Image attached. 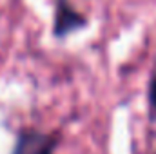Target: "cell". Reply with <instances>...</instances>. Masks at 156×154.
Instances as JSON below:
<instances>
[{
    "instance_id": "1",
    "label": "cell",
    "mask_w": 156,
    "mask_h": 154,
    "mask_svg": "<svg viewBox=\"0 0 156 154\" xmlns=\"http://www.w3.org/2000/svg\"><path fill=\"white\" fill-rule=\"evenodd\" d=\"M83 24H85L83 15L78 13L71 5V2L67 0L56 2V15H55V35L56 37H66L71 31L82 27Z\"/></svg>"
},
{
    "instance_id": "3",
    "label": "cell",
    "mask_w": 156,
    "mask_h": 154,
    "mask_svg": "<svg viewBox=\"0 0 156 154\" xmlns=\"http://www.w3.org/2000/svg\"><path fill=\"white\" fill-rule=\"evenodd\" d=\"M151 102H153V105L156 107V80L153 82V85H151Z\"/></svg>"
},
{
    "instance_id": "2",
    "label": "cell",
    "mask_w": 156,
    "mask_h": 154,
    "mask_svg": "<svg viewBox=\"0 0 156 154\" xmlns=\"http://www.w3.org/2000/svg\"><path fill=\"white\" fill-rule=\"evenodd\" d=\"M53 149H55V136L29 131L20 136L13 154H53Z\"/></svg>"
}]
</instances>
